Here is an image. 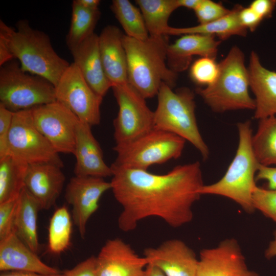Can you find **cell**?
I'll return each mask as SVG.
<instances>
[{
	"instance_id": "cell-39",
	"label": "cell",
	"mask_w": 276,
	"mask_h": 276,
	"mask_svg": "<svg viewBox=\"0 0 276 276\" xmlns=\"http://www.w3.org/2000/svg\"><path fill=\"white\" fill-rule=\"evenodd\" d=\"M249 7L264 19L272 16L276 7L275 0H255L252 2Z\"/></svg>"
},
{
	"instance_id": "cell-32",
	"label": "cell",
	"mask_w": 276,
	"mask_h": 276,
	"mask_svg": "<svg viewBox=\"0 0 276 276\" xmlns=\"http://www.w3.org/2000/svg\"><path fill=\"white\" fill-rule=\"evenodd\" d=\"M219 73V65L215 59L207 57H201L192 64L190 75L196 83L208 86L216 79Z\"/></svg>"
},
{
	"instance_id": "cell-46",
	"label": "cell",
	"mask_w": 276,
	"mask_h": 276,
	"mask_svg": "<svg viewBox=\"0 0 276 276\" xmlns=\"http://www.w3.org/2000/svg\"><path fill=\"white\" fill-rule=\"evenodd\" d=\"M143 276H166L158 268L152 265L147 266Z\"/></svg>"
},
{
	"instance_id": "cell-18",
	"label": "cell",
	"mask_w": 276,
	"mask_h": 276,
	"mask_svg": "<svg viewBox=\"0 0 276 276\" xmlns=\"http://www.w3.org/2000/svg\"><path fill=\"white\" fill-rule=\"evenodd\" d=\"M61 169L48 163L28 166L25 187L38 201L41 210L55 205L62 191L65 177Z\"/></svg>"
},
{
	"instance_id": "cell-29",
	"label": "cell",
	"mask_w": 276,
	"mask_h": 276,
	"mask_svg": "<svg viewBox=\"0 0 276 276\" xmlns=\"http://www.w3.org/2000/svg\"><path fill=\"white\" fill-rule=\"evenodd\" d=\"M71 25L66 36L69 50L77 46L93 34L100 18L99 9L89 10L73 1Z\"/></svg>"
},
{
	"instance_id": "cell-1",
	"label": "cell",
	"mask_w": 276,
	"mask_h": 276,
	"mask_svg": "<svg viewBox=\"0 0 276 276\" xmlns=\"http://www.w3.org/2000/svg\"><path fill=\"white\" fill-rule=\"evenodd\" d=\"M110 167L111 190L123 208L118 219L121 231H132L141 220L152 217L174 228L192 220L193 206L204 185L199 162L176 166L165 174Z\"/></svg>"
},
{
	"instance_id": "cell-44",
	"label": "cell",
	"mask_w": 276,
	"mask_h": 276,
	"mask_svg": "<svg viewBox=\"0 0 276 276\" xmlns=\"http://www.w3.org/2000/svg\"><path fill=\"white\" fill-rule=\"evenodd\" d=\"M265 257L268 259H270L276 257V230L274 233V238L270 242L267 248L265 251Z\"/></svg>"
},
{
	"instance_id": "cell-3",
	"label": "cell",
	"mask_w": 276,
	"mask_h": 276,
	"mask_svg": "<svg viewBox=\"0 0 276 276\" xmlns=\"http://www.w3.org/2000/svg\"><path fill=\"white\" fill-rule=\"evenodd\" d=\"M0 36L22 70L47 79L54 86L70 64L57 54L49 36L33 29L26 19L19 20L15 30L1 20Z\"/></svg>"
},
{
	"instance_id": "cell-42",
	"label": "cell",
	"mask_w": 276,
	"mask_h": 276,
	"mask_svg": "<svg viewBox=\"0 0 276 276\" xmlns=\"http://www.w3.org/2000/svg\"><path fill=\"white\" fill-rule=\"evenodd\" d=\"M0 276H65L63 272L57 274H46L32 272L6 271L2 272Z\"/></svg>"
},
{
	"instance_id": "cell-12",
	"label": "cell",
	"mask_w": 276,
	"mask_h": 276,
	"mask_svg": "<svg viewBox=\"0 0 276 276\" xmlns=\"http://www.w3.org/2000/svg\"><path fill=\"white\" fill-rule=\"evenodd\" d=\"M34 125L58 153L74 154L79 119L55 101L31 109Z\"/></svg>"
},
{
	"instance_id": "cell-19",
	"label": "cell",
	"mask_w": 276,
	"mask_h": 276,
	"mask_svg": "<svg viewBox=\"0 0 276 276\" xmlns=\"http://www.w3.org/2000/svg\"><path fill=\"white\" fill-rule=\"evenodd\" d=\"M0 270L52 274L60 271L42 262L13 232L0 239Z\"/></svg>"
},
{
	"instance_id": "cell-4",
	"label": "cell",
	"mask_w": 276,
	"mask_h": 276,
	"mask_svg": "<svg viewBox=\"0 0 276 276\" xmlns=\"http://www.w3.org/2000/svg\"><path fill=\"white\" fill-rule=\"evenodd\" d=\"M251 125L248 120L237 124L238 148L227 171L220 180L204 185L199 191L201 195H217L231 199L249 214L255 211L252 195L257 186L256 175L260 166L252 149Z\"/></svg>"
},
{
	"instance_id": "cell-2",
	"label": "cell",
	"mask_w": 276,
	"mask_h": 276,
	"mask_svg": "<svg viewBox=\"0 0 276 276\" xmlns=\"http://www.w3.org/2000/svg\"><path fill=\"white\" fill-rule=\"evenodd\" d=\"M166 36H150L140 40L123 35L126 52L128 83L145 99L157 95L165 83L173 88L177 74L166 63L169 45Z\"/></svg>"
},
{
	"instance_id": "cell-25",
	"label": "cell",
	"mask_w": 276,
	"mask_h": 276,
	"mask_svg": "<svg viewBox=\"0 0 276 276\" xmlns=\"http://www.w3.org/2000/svg\"><path fill=\"white\" fill-rule=\"evenodd\" d=\"M242 7L240 5H236L227 15L211 22L183 28L169 26L165 35L197 34L217 36L221 41L234 35L244 37L247 35V30L242 25L239 18Z\"/></svg>"
},
{
	"instance_id": "cell-9",
	"label": "cell",
	"mask_w": 276,
	"mask_h": 276,
	"mask_svg": "<svg viewBox=\"0 0 276 276\" xmlns=\"http://www.w3.org/2000/svg\"><path fill=\"white\" fill-rule=\"evenodd\" d=\"M29 165L63 162L33 123L31 109L14 112L8 139V154Z\"/></svg>"
},
{
	"instance_id": "cell-31",
	"label": "cell",
	"mask_w": 276,
	"mask_h": 276,
	"mask_svg": "<svg viewBox=\"0 0 276 276\" xmlns=\"http://www.w3.org/2000/svg\"><path fill=\"white\" fill-rule=\"evenodd\" d=\"M110 8L125 32V35L140 40L149 37L141 10L130 1L113 0Z\"/></svg>"
},
{
	"instance_id": "cell-41",
	"label": "cell",
	"mask_w": 276,
	"mask_h": 276,
	"mask_svg": "<svg viewBox=\"0 0 276 276\" xmlns=\"http://www.w3.org/2000/svg\"><path fill=\"white\" fill-rule=\"evenodd\" d=\"M14 59L10 49L5 39L0 36V66Z\"/></svg>"
},
{
	"instance_id": "cell-23",
	"label": "cell",
	"mask_w": 276,
	"mask_h": 276,
	"mask_svg": "<svg viewBox=\"0 0 276 276\" xmlns=\"http://www.w3.org/2000/svg\"><path fill=\"white\" fill-rule=\"evenodd\" d=\"M123 34L116 26L105 27L99 35V47L105 73L112 86L128 83Z\"/></svg>"
},
{
	"instance_id": "cell-28",
	"label": "cell",
	"mask_w": 276,
	"mask_h": 276,
	"mask_svg": "<svg viewBox=\"0 0 276 276\" xmlns=\"http://www.w3.org/2000/svg\"><path fill=\"white\" fill-rule=\"evenodd\" d=\"M254 154L261 165L276 166V116L259 120L251 137Z\"/></svg>"
},
{
	"instance_id": "cell-35",
	"label": "cell",
	"mask_w": 276,
	"mask_h": 276,
	"mask_svg": "<svg viewBox=\"0 0 276 276\" xmlns=\"http://www.w3.org/2000/svg\"><path fill=\"white\" fill-rule=\"evenodd\" d=\"M18 197L0 203V239L14 232V224Z\"/></svg>"
},
{
	"instance_id": "cell-17",
	"label": "cell",
	"mask_w": 276,
	"mask_h": 276,
	"mask_svg": "<svg viewBox=\"0 0 276 276\" xmlns=\"http://www.w3.org/2000/svg\"><path fill=\"white\" fill-rule=\"evenodd\" d=\"M91 127L81 121L77 125L74 154L76 159L75 176L103 178L112 176L111 167L103 159L102 149L91 132Z\"/></svg>"
},
{
	"instance_id": "cell-43",
	"label": "cell",
	"mask_w": 276,
	"mask_h": 276,
	"mask_svg": "<svg viewBox=\"0 0 276 276\" xmlns=\"http://www.w3.org/2000/svg\"><path fill=\"white\" fill-rule=\"evenodd\" d=\"M77 4L89 10H98L100 3L99 0H74Z\"/></svg>"
},
{
	"instance_id": "cell-24",
	"label": "cell",
	"mask_w": 276,
	"mask_h": 276,
	"mask_svg": "<svg viewBox=\"0 0 276 276\" xmlns=\"http://www.w3.org/2000/svg\"><path fill=\"white\" fill-rule=\"evenodd\" d=\"M40 210L38 201L24 187L18 197L14 229L21 241L37 254L40 249L37 222Z\"/></svg>"
},
{
	"instance_id": "cell-20",
	"label": "cell",
	"mask_w": 276,
	"mask_h": 276,
	"mask_svg": "<svg viewBox=\"0 0 276 276\" xmlns=\"http://www.w3.org/2000/svg\"><path fill=\"white\" fill-rule=\"evenodd\" d=\"M247 69L256 103L254 118L276 116V72L263 66L255 51L250 53Z\"/></svg>"
},
{
	"instance_id": "cell-38",
	"label": "cell",
	"mask_w": 276,
	"mask_h": 276,
	"mask_svg": "<svg viewBox=\"0 0 276 276\" xmlns=\"http://www.w3.org/2000/svg\"><path fill=\"white\" fill-rule=\"evenodd\" d=\"M239 18L242 25L250 32L255 31L263 20L249 6L241 8Z\"/></svg>"
},
{
	"instance_id": "cell-33",
	"label": "cell",
	"mask_w": 276,
	"mask_h": 276,
	"mask_svg": "<svg viewBox=\"0 0 276 276\" xmlns=\"http://www.w3.org/2000/svg\"><path fill=\"white\" fill-rule=\"evenodd\" d=\"M252 203L255 210L276 222V189L255 187L252 195Z\"/></svg>"
},
{
	"instance_id": "cell-26",
	"label": "cell",
	"mask_w": 276,
	"mask_h": 276,
	"mask_svg": "<svg viewBox=\"0 0 276 276\" xmlns=\"http://www.w3.org/2000/svg\"><path fill=\"white\" fill-rule=\"evenodd\" d=\"M29 165L11 155L0 158V203L18 198Z\"/></svg>"
},
{
	"instance_id": "cell-40",
	"label": "cell",
	"mask_w": 276,
	"mask_h": 276,
	"mask_svg": "<svg viewBox=\"0 0 276 276\" xmlns=\"http://www.w3.org/2000/svg\"><path fill=\"white\" fill-rule=\"evenodd\" d=\"M265 180L268 189H276V166H264L260 165L256 175V181Z\"/></svg>"
},
{
	"instance_id": "cell-30",
	"label": "cell",
	"mask_w": 276,
	"mask_h": 276,
	"mask_svg": "<svg viewBox=\"0 0 276 276\" xmlns=\"http://www.w3.org/2000/svg\"><path fill=\"white\" fill-rule=\"evenodd\" d=\"M72 221L66 205L56 209L50 220L48 229L49 251L58 255L65 251L71 244Z\"/></svg>"
},
{
	"instance_id": "cell-37",
	"label": "cell",
	"mask_w": 276,
	"mask_h": 276,
	"mask_svg": "<svg viewBox=\"0 0 276 276\" xmlns=\"http://www.w3.org/2000/svg\"><path fill=\"white\" fill-rule=\"evenodd\" d=\"M65 276H98L96 257L92 256L74 268L63 272Z\"/></svg>"
},
{
	"instance_id": "cell-7",
	"label": "cell",
	"mask_w": 276,
	"mask_h": 276,
	"mask_svg": "<svg viewBox=\"0 0 276 276\" xmlns=\"http://www.w3.org/2000/svg\"><path fill=\"white\" fill-rule=\"evenodd\" d=\"M56 101L54 85L47 79L22 70L11 60L1 66L0 103L15 112Z\"/></svg>"
},
{
	"instance_id": "cell-15",
	"label": "cell",
	"mask_w": 276,
	"mask_h": 276,
	"mask_svg": "<svg viewBox=\"0 0 276 276\" xmlns=\"http://www.w3.org/2000/svg\"><path fill=\"white\" fill-rule=\"evenodd\" d=\"M96 260L98 276H143L148 265L145 257L119 238L108 240Z\"/></svg>"
},
{
	"instance_id": "cell-11",
	"label": "cell",
	"mask_w": 276,
	"mask_h": 276,
	"mask_svg": "<svg viewBox=\"0 0 276 276\" xmlns=\"http://www.w3.org/2000/svg\"><path fill=\"white\" fill-rule=\"evenodd\" d=\"M55 88L56 101L80 121L91 126L99 124L103 98L91 89L73 62L62 75Z\"/></svg>"
},
{
	"instance_id": "cell-8",
	"label": "cell",
	"mask_w": 276,
	"mask_h": 276,
	"mask_svg": "<svg viewBox=\"0 0 276 276\" xmlns=\"http://www.w3.org/2000/svg\"><path fill=\"white\" fill-rule=\"evenodd\" d=\"M186 140L174 134L154 128L130 142L116 145L117 156L112 165L125 168L147 170L182 154Z\"/></svg>"
},
{
	"instance_id": "cell-5",
	"label": "cell",
	"mask_w": 276,
	"mask_h": 276,
	"mask_svg": "<svg viewBox=\"0 0 276 276\" xmlns=\"http://www.w3.org/2000/svg\"><path fill=\"white\" fill-rule=\"evenodd\" d=\"M218 65L216 80L204 88H197L196 93L215 112L255 110V101L249 94L248 69L242 51L237 46L232 47Z\"/></svg>"
},
{
	"instance_id": "cell-36",
	"label": "cell",
	"mask_w": 276,
	"mask_h": 276,
	"mask_svg": "<svg viewBox=\"0 0 276 276\" xmlns=\"http://www.w3.org/2000/svg\"><path fill=\"white\" fill-rule=\"evenodd\" d=\"M14 112L0 103V158L8 155V139Z\"/></svg>"
},
{
	"instance_id": "cell-16",
	"label": "cell",
	"mask_w": 276,
	"mask_h": 276,
	"mask_svg": "<svg viewBox=\"0 0 276 276\" xmlns=\"http://www.w3.org/2000/svg\"><path fill=\"white\" fill-rule=\"evenodd\" d=\"M148 264L155 266L166 276H196L198 259L183 241L166 240L156 247L144 251Z\"/></svg>"
},
{
	"instance_id": "cell-10",
	"label": "cell",
	"mask_w": 276,
	"mask_h": 276,
	"mask_svg": "<svg viewBox=\"0 0 276 276\" xmlns=\"http://www.w3.org/2000/svg\"><path fill=\"white\" fill-rule=\"evenodd\" d=\"M111 88L119 106L113 121L116 145L130 142L154 128V111L135 88L128 83Z\"/></svg>"
},
{
	"instance_id": "cell-27",
	"label": "cell",
	"mask_w": 276,
	"mask_h": 276,
	"mask_svg": "<svg viewBox=\"0 0 276 276\" xmlns=\"http://www.w3.org/2000/svg\"><path fill=\"white\" fill-rule=\"evenodd\" d=\"M150 36H165L169 18L179 8L177 0H136Z\"/></svg>"
},
{
	"instance_id": "cell-21",
	"label": "cell",
	"mask_w": 276,
	"mask_h": 276,
	"mask_svg": "<svg viewBox=\"0 0 276 276\" xmlns=\"http://www.w3.org/2000/svg\"><path fill=\"white\" fill-rule=\"evenodd\" d=\"M83 78L99 96L103 98L112 85L102 63L99 47V35L94 33L77 46L70 50Z\"/></svg>"
},
{
	"instance_id": "cell-6",
	"label": "cell",
	"mask_w": 276,
	"mask_h": 276,
	"mask_svg": "<svg viewBox=\"0 0 276 276\" xmlns=\"http://www.w3.org/2000/svg\"><path fill=\"white\" fill-rule=\"evenodd\" d=\"M157 105L154 111V128L177 135L189 142L206 160L209 148L198 127L193 92L188 87L175 91L165 83L160 87Z\"/></svg>"
},
{
	"instance_id": "cell-22",
	"label": "cell",
	"mask_w": 276,
	"mask_h": 276,
	"mask_svg": "<svg viewBox=\"0 0 276 276\" xmlns=\"http://www.w3.org/2000/svg\"><path fill=\"white\" fill-rule=\"evenodd\" d=\"M215 37L214 36L197 34L182 35L167 47L168 67L177 74L189 67L194 56L215 59L218 47L221 42L216 39Z\"/></svg>"
},
{
	"instance_id": "cell-34",
	"label": "cell",
	"mask_w": 276,
	"mask_h": 276,
	"mask_svg": "<svg viewBox=\"0 0 276 276\" xmlns=\"http://www.w3.org/2000/svg\"><path fill=\"white\" fill-rule=\"evenodd\" d=\"M199 24H205L219 19L230 13L221 3L211 0H201L194 10Z\"/></svg>"
},
{
	"instance_id": "cell-45",
	"label": "cell",
	"mask_w": 276,
	"mask_h": 276,
	"mask_svg": "<svg viewBox=\"0 0 276 276\" xmlns=\"http://www.w3.org/2000/svg\"><path fill=\"white\" fill-rule=\"evenodd\" d=\"M201 0H177L179 7H185L194 10Z\"/></svg>"
},
{
	"instance_id": "cell-14",
	"label": "cell",
	"mask_w": 276,
	"mask_h": 276,
	"mask_svg": "<svg viewBox=\"0 0 276 276\" xmlns=\"http://www.w3.org/2000/svg\"><path fill=\"white\" fill-rule=\"evenodd\" d=\"M196 276H259L248 267L238 241L225 239L200 252Z\"/></svg>"
},
{
	"instance_id": "cell-13",
	"label": "cell",
	"mask_w": 276,
	"mask_h": 276,
	"mask_svg": "<svg viewBox=\"0 0 276 276\" xmlns=\"http://www.w3.org/2000/svg\"><path fill=\"white\" fill-rule=\"evenodd\" d=\"M111 188L110 182L103 178L75 176L70 179L64 197L72 206V219L82 239L89 218L98 209L101 196Z\"/></svg>"
}]
</instances>
